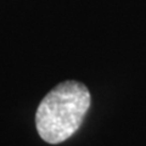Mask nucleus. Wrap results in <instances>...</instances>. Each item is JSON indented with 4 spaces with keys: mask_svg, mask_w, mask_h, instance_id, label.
<instances>
[{
    "mask_svg": "<svg viewBox=\"0 0 146 146\" xmlns=\"http://www.w3.org/2000/svg\"><path fill=\"white\" fill-rule=\"evenodd\" d=\"M91 102L88 88L76 80L62 82L39 104L35 115L38 133L49 144H60L82 125Z\"/></svg>",
    "mask_w": 146,
    "mask_h": 146,
    "instance_id": "nucleus-1",
    "label": "nucleus"
}]
</instances>
